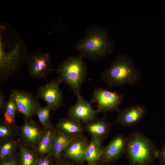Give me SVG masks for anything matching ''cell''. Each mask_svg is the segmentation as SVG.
<instances>
[{
    "label": "cell",
    "instance_id": "6",
    "mask_svg": "<svg viewBox=\"0 0 165 165\" xmlns=\"http://www.w3.org/2000/svg\"><path fill=\"white\" fill-rule=\"evenodd\" d=\"M28 73L34 79L46 81L49 74L54 71L51 64V57L48 53L38 51L29 53L26 62Z\"/></svg>",
    "mask_w": 165,
    "mask_h": 165
},
{
    "label": "cell",
    "instance_id": "18",
    "mask_svg": "<svg viewBox=\"0 0 165 165\" xmlns=\"http://www.w3.org/2000/svg\"><path fill=\"white\" fill-rule=\"evenodd\" d=\"M102 141L91 137L86 150L84 159L88 165H96L100 160L103 153Z\"/></svg>",
    "mask_w": 165,
    "mask_h": 165
},
{
    "label": "cell",
    "instance_id": "8",
    "mask_svg": "<svg viewBox=\"0 0 165 165\" xmlns=\"http://www.w3.org/2000/svg\"><path fill=\"white\" fill-rule=\"evenodd\" d=\"M61 83L57 78L40 86L37 90L36 96L39 99L43 100L53 112L63 105V95L60 87Z\"/></svg>",
    "mask_w": 165,
    "mask_h": 165
},
{
    "label": "cell",
    "instance_id": "13",
    "mask_svg": "<svg viewBox=\"0 0 165 165\" xmlns=\"http://www.w3.org/2000/svg\"><path fill=\"white\" fill-rule=\"evenodd\" d=\"M89 141L83 134L73 138L63 152L62 157L80 165L84 164L85 153Z\"/></svg>",
    "mask_w": 165,
    "mask_h": 165
},
{
    "label": "cell",
    "instance_id": "3",
    "mask_svg": "<svg viewBox=\"0 0 165 165\" xmlns=\"http://www.w3.org/2000/svg\"><path fill=\"white\" fill-rule=\"evenodd\" d=\"M76 47L80 56L94 60L107 57L112 49L107 30L97 27L87 28L83 37L76 44Z\"/></svg>",
    "mask_w": 165,
    "mask_h": 165
},
{
    "label": "cell",
    "instance_id": "25",
    "mask_svg": "<svg viewBox=\"0 0 165 165\" xmlns=\"http://www.w3.org/2000/svg\"><path fill=\"white\" fill-rule=\"evenodd\" d=\"M0 165H20L18 151L11 157L0 160Z\"/></svg>",
    "mask_w": 165,
    "mask_h": 165
},
{
    "label": "cell",
    "instance_id": "5",
    "mask_svg": "<svg viewBox=\"0 0 165 165\" xmlns=\"http://www.w3.org/2000/svg\"><path fill=\"white\" fill-rule=\"evenodd\" d=\"M82 57L70 56L64 60L56 70L57 78L68 85L76 96L81 92V88L86 80L87 70Z\"/></svg>",
    "mask_w": 165,
    "mask_h": 165
},
{
    "label": "cell",
    "instance_id": "17",
    "mask_svg": "<svg viewBox=\"0 0 165 165\" xmlns=\"http://www.w3.org/2000/svg\"><path fill=\"white\" fill-rule=\"evenodd\" d=\"M55 128L72 138L83 134L85 131L82 123L68 117L59 119Z\"/></svg>",
    "mask_w": 165,
    "mask_h": 165
},
{
    "label": "cell",
    "instance_id": "9",
    "mask_svg": "<svg viewBox=\"0 0 165 165\" xmlns=\"http://www.w3.org/2000/svg\"><path fill=\"white\" fill-rule=\"evenodd\" d=\"M24 118V123L19 127L17 139L24 145L35 150L43 127L32 118Z\"/></svg>",
    "mask_w": 165,
    "mask_h": 165
},
{
    "label": "cell",
    "instance_id": "24",
    "mask_svg": "<svg viewBox=\"0 0 165 165\" xmlns=\"http://www.w3.org/2000/svg\"><path fill=\"white\" fill-rule=\"evenodd\" d=\"M51 111L50 106L47 105L43 107H39L36 112V114L39 121L44 129L47 128L52 124L50 122Z\"/></svg>",
    "mask_w": 165,
    "mask_h": 165
},
{
    "label": "cell",
    "instance_id": "4",
    "mask_svg": "<svg viewBox=\"0 0 165 165\" xmlns=\"http://www.w3.org/2000/svg\"><path fill=\"white\" fill-rule=\"evenodd\" d=\"M127 139L126 153L130 165H151L158 158L159 149L141 132H132Z\"/></svg>",
    "mask_w": 165,
    "mask_h": 165
},
{
    "label": "cell",
    "instance_id": "20",
    "mask_svg": "<svg viewBox=\"0 0 165 165\" xmlns=\"http://www.w3.org/2000/svg\"><path fill=\"white\" fill-rule=\"evenodd\" d=\"M18 151L20 165H35L38 158L36 151L18 141Z\"/></svg>",
    "mask_w": 165,
    "mask_h": 165
},
{
    "label": "cell",
    "instance_id": "16",
    "mask_svg": "<svg viewBox=\"0 0 165 165\" xmlns=\"http://www.w3.org/2000/svg\"><path fill=\"white\" fill-rule=\"evenodd\" d=\"M73 138L57 130L53 133L50 150L48 154L55 160L62 158V154Z\"/></svg>",
    "mask_w": 165,
    "mask_h": 165
},
{
    "label": "cell",
    "instance_id": "23",
    "mask_svg": "<svg viewBox=\"0 0 165 165\" xmlns=\"http://www.w3.org/2000/svg\"><path fill=\"white\" fill-rule=\"evenodd\" d=\"M19 127L15 124H9L0 121V141L17 139Z\"/></svg>",
    "mask_w": 165,
    "mask_h": 165
},
{
    "label": "cell",
    "instance_id": "19",
    "mask_svg": "<svg viewBox=\"0 0 165 165\" xmlns=\"http://www.w3.org/2000/svg\"><path fill=\"white\" fill-rule=\"evenodd\" d=\"M55 129L52 124L47 128H44L35 149L38 157L49 154Z\"/></svg>",
    "mask_w": 165,
    "mask_h": 165
},
{
    "label": "cell",
    "instance_id": "22",
    "mask_svg": "<svg viewBox=\"0 0 165 165\" xmlns=\"http://www.w3.org/2000/svg\"><path fill=\"white\" fill-rule=\"evenodd\" d=\"M19 112L16 100L13 94L9 96L3 113V122L9 124H15V117Z\"/></svg>",
    "mask_w": 165,
    "mask_h": 165
},
{
    "label": "cell",
    "instance_id": "26",
    "mask_svg": "<svg viewBox=\"0 0 165 165\" xmlns=\"http://www.w3.org/2000/svg\"><path fill=\"white\" fill-rule=\"evenodd\" d=\"M55 160L49 154L39 157L35 165H53Z\"/></svg>",
    "mask_w": 165,
    "mask_h": 165
},
{
    "label": "cell",
    "instance_id": "7",
    "mask_svg": "<svg viewBox=\"0 0 165 165\" xmlns=\"http://www.w3.org/2000/svg\"><path fill=\"white\" fill-rule=\"evenodd\" d=\"M124 96L123 94L98 88L94 90L90 102L97 105V113L118 111V107L123 103Z\"/></svg>",
    "mask_w": 165,
    "mask_h": 165
},
{
    "label": "cell",
    "instance_id": "15",
    "mask_svg": "<svg viewBox=\"0 0 165 165\" xmlns=\"http://www.w3.org/2000/svg\"><path fill=\"white\" fill-rule=\"evenodd\" d=\"M112 125V123L107 121L105 117L97 118L85 124V131L88 133L91 137L97 138L102 141L109 136Z\"/></svg>",
    "mask_w": 165,
    "mask_h": 165
},
{
    "label": "cell",
    "instance_id": "14",
    "mask_svg": "<svg viewBox=\"0 0 165 165\" xmlns=\"http://www.w3.org/2000/svg\"><path fill=\"white\" fill-rule=\"evenodd\" d=\"M145 106L140 105L129 106L122 110H119L118 115L113 123H117L125 126L137 125L143 119L146 112Z\"/></svg>",
    "mask_w": 165,
    "mask_h": 165
},
{
    "label": "cell",
    "instance_id": "2",
    "mask_svg": "<svg viewBox=\"0 0 165 165\" xmlns=\"http://www.w3.org/2000/svg\"><path fill=\"white\" fill-rule=\"evenodd\" d=\"M101 76L108 88L134 85L141 77L133 60L125 54L118 55L109 67L101 72Z\"/></svg>",
    "mask_w": 165,
    "mask_h": 165
},
{
    "label": "cell",
    "instance_id": "10",
    "mask_svg": "<svg viewBox=\"0 0 165 165\" xmlns=\"http://www.w3.org/2000/svg\"><path fill=\"white\" fill-rule=\"evenodd\" d=\"M11 93L15 97L19 112L24 117L32 118L40 106L39 99L36 95L28 91L18 89L12 90Z\"/></svg>",
    "mask_w": 165,
    "mask_h": 165
},
{
    "label": "cell",
    "instance_id": "11",
    "mask_svg": "<svg viewBox=\"0 0 165 165\" xmlns=\"http://www.w3.org/2000/svg\"><path fill=\"white\" fill-rule=\"evenodd\" d=\"M77 97L75 103L68 109V117L85 124L97 119V113L92 108L91 102L84 99L80 94Z\"/></svg>",
    "mask_w": 165,
    "mask_h": 165
},
{
    "label": "cell",
    "instance_id": "21",
    "mask_svg": "<svg viewBox=\"0 0 165 165\" xmlns=\"http://www.w3.org/2000/svg\"><path fill=\"white\" fill-rule=\"evenodd\" d=\"M17 139L0 141V160L8 158L18 151Z\"/></svg>",
    "mask_w": 165,
    "mask_h": 165
},
{
    "label": "cell",
    "instance_id": "12",
    "mask_svg": "<svg viewBox=\"0 0 165 165\" xmlns=\"http://www.w3.org/2000/svg\"><path fill=\"white\" fill-rule=\"evenodd\" d=\"M127 145V138L122 134L116 136L103 147L102 154L98 163L105 165L114 162L126 153Z\"/></svg>",
    "mask_w": 165,
    "mask_h": 165
},
{
    "label": "cell",
    "instance_id": "1",
    "mask_svg": "<svg viewBox=\"0 0 165 165\" xmlns=\"http://www.w3.org/2000/svg\"><path fill=\"white\" fill-rule=\"evenodd\" d=\"M29 53L26 45L9 23L0 24V83L8 82L24 65Z\"/></svg>",
    "mask_w": 165,
    "mask_h": 165
},
{
    "label": "cell",
    "instance_id": "30",
    "mask_svg": "<svg viewBox=\"0 0 165 165\" xmlns=\"http://www.w3.org/2000/svg\"><path fill=\"white\" fill-rule=\"evenodd\" d=\"M82 165H87V164H86V165H85L84 164H82ZM102 165L100 164V163H97V165Z\"/></svg>",
    "mask_w": 165,
    "mask_h": 165
},
{
    "label": "cell",
    "instance_id": "27",
    "mask_svg": "<svg viewBox=\"0 0 165 165\" xmlns=\"http://www.w3.org/2000/svg\"><path fill=\"white\" fill-rule=\"evenodd\" d=\"M53 165H80L70 160L62 157L55 160Z\"/></svg>",
    "mask_w": 165,
    "mask_h": 165
},
{
    "label": "cell",
    "instance_id": "28",
    "mask_svg": "<svg viewBox=\"0 0 165 165\" xmlns=\"http://www.w3.org/2000/svg\"><path fill=\"white\" fill-rule=\"evenodd\" d=\"M158 158L160 165H165V143L159 149Z\"/></svg>",
    "mask_w": 165,
    "mask_h": 165
},
{
    "label": "cell",
    "instance_id": "29",
    "mask_svg": "<svg viewBox=\"0 0 165 165\" xmlns=\"http://www.w3.org/2000/svg\"><path fill=\"white\" fill-rule=\"evenodd\" d=\"M7 101H6L5 97L3 91L0 90V115L3 114Z\"/></svg>",
    "mask_w": 165,
    "mask_h": 165
}]
</instances>
